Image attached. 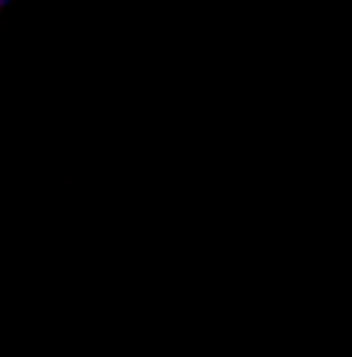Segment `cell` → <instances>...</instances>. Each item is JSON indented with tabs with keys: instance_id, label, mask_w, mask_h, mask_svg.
I'll return each mask as SVG.
<instances>
[{
	"instance_id": "cell-1",
	"label": "cell",
	"mask_w": 352,
	"mask_h": 357,
	"mask_svg": "<svg viewBox=\"0 0 352 357\" xmlns=\"http://www.w3.org/2000/svg\"><path fill=\"white\" fill-rule=\"evenodd\" d=\"M10 3V0H0V8H3V5H8Z\"/></svg>"
}]
</instances>
